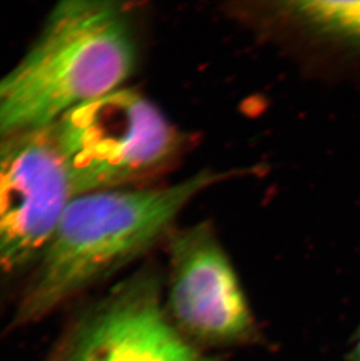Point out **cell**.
<instances>
[{
	"instance_id": "cell-1",
	"label": "cell",
	"mask_w": 360,
	"mask_h": 361,
	"mask_svg": "<svg viewBox=\"0 0 360 361\" xmlns=\"http://www.w3.org/2000/svg\"><path fill=\"white\" fill-rule=\"evenodd\" d=\"M137 61L126 4L64 0L28 53L0 76V137L44 129L123 88Z\"/></svg>"
},
{
	"instance_id": "cell-2",
	"label": "cell",
	"mask_w": 360,
	"mask_h": 361,
	"mask_svg": "<svg viewBox=\"0 0 360 361\" xmlns=\"http://www.w3.org/2000/svg\"><path fill=\"white\" fill-rule=\"evenodd\" d=\"M229 176L204 170L163 188L74 197L40 259L19 319L44 317L78 290L143 255L170 236L178 215L191 201Z\"/></svg>"
},
{
	"instance_id": "cell-3",
	"label": "cell",
	"mask_w": 360,
	"mask_h": 361,
	"mask_svg": "<svg viewBox=\"0 0 360 361\" xmlns=\"http://www.w3.org/2000/svg\"><path fill=\"white\" fill-rule=\"evenodd\" d=\"M52 128L74 197L156 177L183 147L181 135L160 108L124 87L75 106Z\"/></svg>"
},
{
	"instance_id": "cell-4",
	"label": "cell",
	"mask_w": 360,
	"mask_h": 361,
	"mask_svg": "<svg viewBox=\"0 0 360 361\" xmlns=\"http://www.w3.org/2000/svg\"><path fill=\"white\" fill-rule=\"evenodd\" d=\"M164 307L187 341L236 346L256 338V324L238 275L208 222L169 236V280Z\"/></svg>"
},
{
	"instance_id": "cell-5",
	"label": "cell",
	"mask_w": 360,
	"mask_h": 361,
	"mask_svg": "<svg viewBox=\"0 0 360 361\" xmlns=\"http://www.w3.org/2000/svg\"><path fill=\"white\" fill-rule=\"evenodd\" d=\"M73 198L52 126L0 137V271L40 262Z\"/></svg>"
},
{
	"instance_id": "cell-6",
	"label": "cell",
	"mask_w": 360,
	"mask_h": 361,
	"mask_svg": "<svg viewBox=\"0 0 360 361\" xmlns=\"http://www.w3.org/2000/svg\"><path fill=\"white\" fill-rule=\"evenodd\" d=\"M160 289L151 270L123 283L82 326L67 361H217L176 329Z\"/></svg>"
},
{
	"instance_id": "cell-7",
	"label": "cell",
	"mask_w": 360,
	"mask_h": 361,
	"mask_svg": "<svg viewBox=\"0 0 360 361\" xmlns=\"http://www.w3.org/2000/svg\"><path fill=\"white\" fill-rule=\"evenodd\" d=\"M295 27L323 40L360 47V1H283L274 4Z\"/></svg>"
},
{
	"instance_id": "cell-8",
	"label": "cell",
	"mask_w": 360,
	"mask_h": 361,
	"mask_svg": "<svg viewBox=\"0 0 360 361\" xmlns=\"http://www.w3.org/2000/svg\"><path fill=\"white\" fill-rule=\"evenodd\" d=\"M347 358L349 361H360V324L351 339Z\"/></svg>"
}]
</instances>
